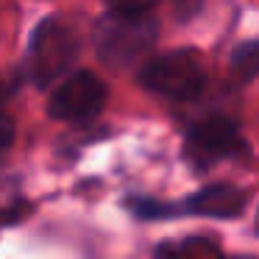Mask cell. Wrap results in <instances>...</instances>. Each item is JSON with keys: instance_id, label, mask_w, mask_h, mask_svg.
<instances>
[{"instance_id": "cell-1", "label": "cell", "mask_w": 259, "mask_h": 259, "mask_svg": "<svg viewBox=\"0 0 259 259\" xmlns=\"http://www.w3.org/2000/svg\"><path fill=\"white\" fill-rule=\"evenodd\" d=\"M156 20L148 12H117L112 9L95 25L98 56L109 67H131L156 42Z\"/></svg>"}, {"instance_id": "cell-2", "label": "cell", "mask_w": 259, "mask_h": 259, "mask_svg": "<svg viewBox=\"0 0 259 259\" xmlns=\"http://www.w3.org/2000/svg\"><path fill=\"white\" fill-rule=\"evenodd\" d=\"M75 56H78V36L62 20L48 17L31 34L25 73L36 87H48L67 73Z\"/></svg>"}, {"instance_id": "cell-3", "label": "cell", "mask_w": 259, "mask_h": 259, "mask_svg": "<svg viewBox=\"0 0 259 259\" xmlns=\"http://www.w3.org/2000/svg\"><path fill=\"white\" fill-rule=\"evenodd\" d=\"M140 81L145 90L156 92L170 101H192L206 87V73L203 64L192 51H173L156 56L142 67Z\"/></svg>"}, {"instance_id": "cell-4", "label": "cell", "mask_w": 259, "mask_h": 259, "mask_svg": "<svg viewBox=\"0 0 259 259\" xmlns=\"http://www.w3.org/2000/svg\"><path fill=\"white\" fill-rule=\"evenodd\" d=\"M106 103V84L98 75L87 73H73L56 87L51 95L48 112L51 117L64 120V123H81V120H92Z\"/></svg>"}, {"instance_id": "cell-5", "label": "cell", "mask_w": 259, "mask_h": 259, "mask_svg": "<svg viewBox=\"0 0 259 259\" xmlns=\"http://www.w3.org/2000/svg\"><path fill=\"white\" fill-rule=\"evenodd\" d=\"M242 137L234 120L214 114L206 117L187 134L184 153L195 167H209V164L220 162V159H231L242 151Z\"/></svg>"}, {"instance_id": "cell-6", "label": "cell", "mask_w": 259, "mask_h": 259, "mask_svg": "<svg viewBox=\"0 0 259 259\" xmlns=\"http://www.w3.org/2000/svg\"><path fill=\"white\" fill-rule=\"evenodd\" d=\"M248 198L240 187L234 184H209L201 192L187 201V212L198 218H218V220H231L242 214Z\"/></svg>"}, {"instance_id": "cell-7", "label": "cell", "mask_w": 259, "mask_h": 259, "mask_svg": "<svg viewBox=\"0 0 259 259\" xmlns=\"http://www.w3.org/2000/svg\"><path fill=\"white\" fill-rule=\"evenodd\" d=\"M231 73L237 81H253L259 75V39H248L231 51Z\"/></svg>"}, {"instance_id": "cell-8", "label": "cell", "mask_w": 259, "mask_h": 259, "mask_svg": "<svg viewBox=\"0 0 259 259\" xmlns=\"http://www.w3.org/2000/svg\"><path fill=\"white\" fill-rule=\"evenodd\" d=\"M23 212H25V203L20 198L17 181L0 176V226L17 223L20 218H25Z\"/></svg>"}, {"instance_id": "cell-9", "label": "cell", "mask_w": 259, "mask_h": 259, "mask_svg": "<svg viewBox=\"0 0 259 259\" xmlns=\"http://www.w3.org/2000/svg\"><path fill=\"white\" fill-rule=\"evenodd\" d=\"M128 209L142 220H162V218H173L176 214V206L162 203V201H153V198H131Z\"/></svg>"}, {"instance_id": "cell-10", "label": "cell", "mask_w": 259, "mask_h": 259, "mask_svg": "<svg viewBox=\"0 0 259 259\" xmlns=\"http://www.w3.org/2000/svg\"><path fill=\"white\" fill-rule=\"evenodd\" d=\"M156 253L162 256H187V253H220L218 245L206 237H192V240H184V242H176V245H162Z\"/></svg>"}, {"instance_id": "cell-11", "label": "cell", "mask_w": 259, "mask_h": 259, "mask_svg": "<svg viewBox=\"0 0 259 259\" xmlns=\"http://www.w3.org/2000/svg\"><path fill=\"white\" fill-rule=\"evenodd\" d=\"M117 12H148L153 6V0H106Z\"/></svg>"}, {"instance_id": "cell-12", "label": "cell", "mask_w": 259, "mask_h": 259, "mask_svg": "<svg viewBox=\"0 0 259 259\" xmlns=\"http://www.w3.org/2000/svg\"><path fill=\"white\" fill-rule=\"evenodd\" d=\"M12 140H14V125H12V120H9L6 114L0 112V156L12 148Z\"/></svg>"}, {"instance_id": "cell-13", "label": "cell", "mask_w": 259, "mask_h": 259, "mask_svg": "<svg viewBox=\"0 0 259 259\" xmlns=\"http://www.w3.org/2000/svg\"><path fill=\"white\" fill-rule=\"evenodd\" d=\"M173 6H176V12H179V17L187 20L201 9V0H173Z\"/></svg>"}, {"instance_id": "cell-14", "label": "cell", "mask_w": 259, "mask_h": 259, "mask_svg": "<svg viewBox=\"0 0 259 259\" xmlns=\"http://www.w3.org/2000/svg\"><path fill=\"white\" fill-rule=\"evenodd\" d=\"M0 106H3V84H0Z\"/></svg>"}, {"instance_id": "cell-15", "label": "cell", "mask_w": 259, "mask_h": 259, "mask_svg": "<svg viewBox=\"0 0 259 259\" xmlns=\"http://www.w3.org/2000/svg\"><path fill=\"white\" fill-rule=\"evenodd\" d=\"M256 231H259V218H256Z\"/></svg>"}]
</instances>
